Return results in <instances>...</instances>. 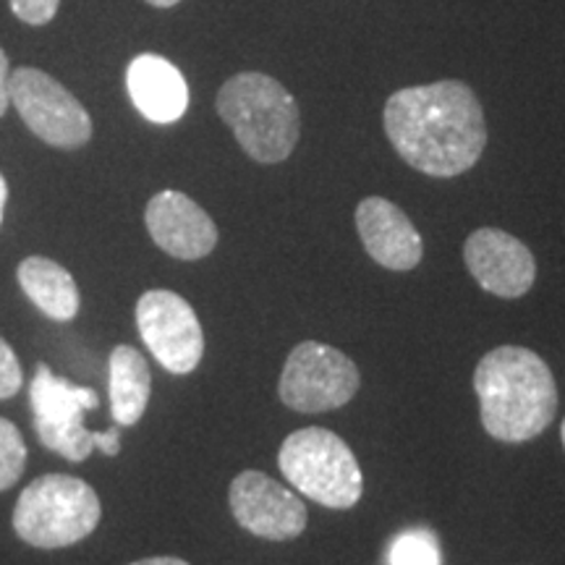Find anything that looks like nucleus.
Returning a JSON list of instances; mask_svg holds the SVG:
<instances>
[{"instance_id": "nucleus-22", "label": "nucleus", "mask_w": 565, "mask_h": 565, "mask_svg": "<svg viewBox=\"0 0 565 565\" xmlns=\"http://www.w3.org/2000/svg\"><path fill=\"white\" fill-rule=\"evenodd\" d=\"M131 565H189V563L181 561V557L162 555V557H145V561H137V563H131Z\"/></svg>"}, {"instance_id": "nucleus-1", "label": "nucleus", "mask_w": 565, "mask_h": 565, "mask_svg": "<svg viewBox=\"0 0 565 565\" xmlns=\"http://www.w3.org/2000/svg\"><path fill=\"white\" fill-rule=\"evenodd\" d=\"M385 134L408 166L454 179L477 166L487 147L484 110L463 82L398 89L385 103Z\"/></svg>"}, {"instance_id": "nucleus-10", "label": "nucleus", "mask_w": 565, "mask_h": 565, "mask_svg": "<svg viewBox=\"0 0 565 565\" xmlns=\"http://www.w3.org/2000/svg\"><path fill=\"white\" fill-rule=\"evenodd\" d=\"M228 503L238 526L270 542L296 540L307 529V505L265 471H242L231 482Z\"/></svg>"}, {"instance_id": "nucleus-6", "label": "nucleus", "mask_w": 565, "mask_h": 565, "mask_svg": "<svg viewBox=\"0 0 565 565\" xmlns=\"http://www.w3.org/2000/svg\"><path fill=\"white\" fill-rule=\"evenodd\" d=\"M278 466L296 490L324 508L349 511L362 500V466L345 440L330 429H296L280 445Z\"/></svg>"}, {"instance_id": "nucleus-8", "label": "nucleus", "mask_w": 565, "mask_h": 565, "mask_svg": "<svg viewBox=\"0 0 565 565\" xmlns=\"http://www.w3.org/2000/svg\"><path fill=\"white\" fill-rule=\"evenodd\" d=\"M11 105L45 145L76 150L92 139V118L71 92L40 68L11 74Z\"/></svg>"}, {"instance_id": "nucleus-15", "label": "nucleus", "mask_w": 565, "mask_h": 565, "mask_svg": "<svg viewBox=\"0 0 565 565\" xmlns=\"http://www.w3.org/2000/svg\"><path fill=\"white\" fill-rule=\"evenodd\" d=\"M108 393L113 422L134 427L147 412L152 393V374L147 359L134 345H116L108 364Z\"/></svg>"}, {"instance_id": "nucleus-19", "label": "nucleus", "mask_w": 565, "mask_h": 565, "mask_svg": "<svg viewBox=\"0 0 565 565\" xmlns=\"http://www.w3.org/2000/svg\"><path fill=\"white\" fill-rule=\"evenodd\" d=\"M21 364L9 343L0 338V401L13 398L21 391Z\"/></svg>"}, {"instance_id": "nucleus-20", "label": "nucleus", "mask_w": 565, "mask_h": 565, "mask_svg": "<svg viewBox=\"0 0 565 565\" xmlns=\"http://www.w3.org/2000/svg\"><path fill=\"white\" fill-rule=\"evenodd\" d=\"M58 6L61 0H11V11L17 13L21 21L34 26L53 21L55 13H58Z\"/></svg>"}, {"instance_id": "nucleus-25", "label": "nucleus", "mask_w": 565, "mask_h": 565, "mask_svg": "<svg viewBox=\"0 0 565 565\" xmlns=\"http://www.w3.org/2000/svg\"><path fill=\"white\" fill-rule=\"evenodd\" d=\"M561 437H563V445H565V419H563V427H561Z\"/></svg>"}, {"instance_id": "nucleus-18", "label": "nucleus", "mask_w": 565, "mask_h": 565, "mask_svg": "<svg viewBox=\"0 0 565 565\" xmlns=\"http://www.w3.org/2000/svg\"><path fill=\"white\" fill-rule=\"evenodd\" d=\"M26 445L17 424L0 416V490H9L24 475Z\"/></svg>"}, {"instance_id": "nucleus-7", "label": "nucleus", "mask_w": 565, "mask_h": 565, "mask_svg": "<svg viewBox=\"0 0 565 565\" xmlns=\"http://www.w3.org/2000/svg\"><path fill=\"white\" fill-rule=\"evenodd\" d=\"M362 385L359 366L335 345L303 341L288 353L278 395L299 414L333 412L349 404Z\"/></svg>"}, {"instance_id": "nucleus-2", "label": "nucleus", "mask_w": 565, "mask_h": 565, "mask_svg": "<svg viewBox=\"0 0 565 565\" xmlns=\"http://www.w3.org/2000/svg\"><path fill=\"white\" fill-rule=\"evenodd\" d=\"M475 393L484 433L500 443L534 440L553 424L557 387L540 353L524 345H500L475 370Z\"/></svg>"}, {"instance_id": "nucleus-24", "label": "nucleus", "mask_w": 565, "mask_h": 565, "mask_svg": "<svg viewBox=\"0 0 565 565\" xmlns=\"http://www.w3.org/2000/svg\"><path fill=\"white\" fill-rule=\"evenodd\" d=\"M147 3L154 6V9H171V6L181 3V0H147Z\"/></svg>"}, {"instance_id": "nucleus-23", "label": "nucleus", "mask_w": 565, "mask_h": 565, "mask_svg": "<svg viewBox=\"0 0 565 565\" xmlns=\"http://www.w3.org/2000/svg\"><path fill=\"white\" fill-rule=\"evenodd\" d=\"M6 200H9V186H6L3 173H0V223H3V210H6Z\"/></svg>"}, {"instance_id": "nucleus-12", "label": "nucleus", "mask_w": 565, "mask_h": 565, "mask_svg": "<svg viewBox=\"0 0 565 565\" xmlns=\"http://www.w3.org/2000/svg\"><path fill=\"white\" fill-rule=\"evenodd\" d=\"M145 223L152 242L175 259H202L217 246L212 217L192 196L173 189L152 196L145 210Z\"/></svg>"}, {"instance_id": "nucleus-3", "label": "nucleus", "mask_w": 565, "mask_h": 565, "mask_svg": "<svg viewBox=\"0 0 565 565\" xmlns=\"http://www.w3.org/2000/svg\"><path fill=\"white\" fill-rule=\"evenodd\" d=\"M217 113L252 160L275 166L299 145L301 116L294 95L278 79L244 71L217 92Z\"/></svg>"}, {"instance_id": "nucleus-14", "label": "nucleus", "mask_w": 565, "mask_h": 565, "mask_svg": "<svg viewBox=\"0 0 565 565\" xmlns=\"http://www.w3.org/2000/svg\"><path fill=\"white\" fill-rule=\"evenodd\" d=\"M126 87L137 110L152 124H175L189 108L186 79L162 55H137L126 71Z\"/></svg>"}, {"instance_id": "nucleus-11", "label": "nucleus", "mask_w": 565, "mask_h": 565, "mask_svg": "<svg viewBox=\"0 0 565 565\" xmlns=\"http://www.w3.org/2000/svg\"><path fill=\"white\" fill-rule=\"evenodd\" d=\"M463 263L487 294L521 299L532 291L536 263L529 246L500 228H479L466 238Z\"/></svg>"}, {"instance_id": "nucleus-17", "label": "nucleus", "mask_w": 565, "mask_h": 565, "mask_svg": "<svg viewBox=\"0 0 565 565\" xmlns=\"http://www.w3.org/2000/svg\"><path fill=\"white\" fill-rule=\"evenodd\" d=\"M440 542L429 529H406L387 547V565H440Z\"/></svg>"}, {"instance_id": "nucleus-9", "label": "nucleus", "mask_w": 565, "mask_h": 565, "mask_svg": "<svg viewBox=\"0 0 565 565\" xmlns=\"http://www.w3.org/2000/svg\"><path fill=\"white\" fill-rule=\"evenodd\" d=\"M137 328L152 356L173 374L194 372L202 362L204 335L192 303L173 291H147L137 301Z\"/></svg>"}, {"instance_id": "nucleus-5", "label": "nucleus", "mask_w": 565, "mask_h": 565, "mask_svg": "<svg viewBox=\"0 0 565 565\" xmlns=\"http://www.w3.org/2000/svg\"><path fill=\"white\" fill-rule=\"evenodd\" d=\"M30 406L34 433L53 454L68 461H84L95 448H100L105 456L121 454V424L110 427L108 433H92L84 424V414L100 406L92 387L55 377L51 366L40 364L30 385Z\"/></svg>"}, {"instance_id": "nucleus-16", "label": "nucleus", "mask_w": 565, "mask_h": 565, "mask_svg": "<svg viewBox=\"0 0 565 565\" xmlns=\"http://www.w3.org/2000/svg\"><path fill=\"white\" fill-rule=\"evenodd\" d=\"M19 286L51 320L68 322L79 312V288L66 267L47 257H26L19 265Z\"/></svg>"}, {"instance_id": "nucleus-21", "label": "nucleus", "mask_w": 565, "mask_h": 565, "mask_svg": "<svg viewBox=\"0 0 565 565\" xmlns=\"http://www.w3.org/2000/svg\"><path fill=\"white\" fill-rule=\"evenodd\" d=\"M11 108V71L9 58H6L3 47H0V118Z\"/></svg>"}, {"instance_id": "nucleus-13", "label": "nucleus", "mask_w": 565, "mask_h": 565, "mask_svg": "<svg viewBox=\"0 0 565 565\" xmlns=\"http://www.w3.org/2000/svg\"><path fill=\"white\" fill-rule=\"evenodd\" d=\"M356 231L364 249L387 270L406 273L422 263L424 244L419 231L398 204L383 196H366L356 207Z\"/></svg>"}, {"instance_id": "nucleus-4", "label": "nucleus", "mask_w": 565, "mask_h": 565, "mask_svg": "<svg viewBox=\"0 0 565 565\" xmlns=\"http://www.w3.org/2000/svg\"><path fill=\"white\" fill-rule=\"evenodd\" d=\"M100 498L84 479L45 475L21 492L13 529L26 545L58 550L82 542L100 524Z\"/></svg>"}]
</instances>
